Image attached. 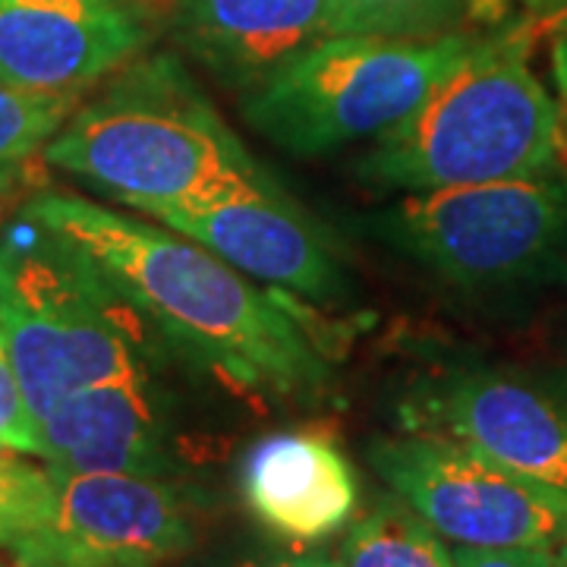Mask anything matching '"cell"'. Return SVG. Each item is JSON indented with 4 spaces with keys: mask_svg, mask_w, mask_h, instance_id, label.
I'll use <instances>...</instances> for the list:
<instances>
[{
    "mask_svg": "<svg viewBox=\"0 0 567 567\" xmlns=\"http://www.w3.org/2000/svg\"><path fill=\"white\" fill-rule=\"evenodd\" d=\"M80 102L82 92H32L0 82V196L20 186L29 164L44 158L48 142Z\"/></svg>",
    "mask_w": 567,
    "mask_h": 567,
    "instance_id": "obj_16",
    "label": "cell"
},
{
    "mask_svg": "<svg viewBox=\"0 0 567 567\" xmlns=\"http://www.w3.org/2000/svg\"><path fill=\"white\" fill-rule=\"evenodd\" d=\"M527 54L524 25L480 32L429 99L375 140L365 177L385 189L432 193L558 174L567 152L565 114Z\"/></svg>",
    "mask_w": 567,
    "mask_h": 567,
    "instance_id": "obj_3",
    "label": "cell"
},
{
    "mask_svg": "<svg viewBox=\"0 0 567 567\" xmlns=\"http://www.w3.org/2000/svg\"><path fill=\"white\" fill-rule=\"evenodd\" d=\"M107 275L162 338L246 394L319 401L328 353L284 300L164 224L44 189L22 205Z\"/></svg>",
    "mask_w": 567,
    "mask_h": 567,
    "instance_id": "obj_1",
    "label": "cell"
},
{
    "mask_svg": "<svg viewBox=\"0 0 567 567\" xmlns=\"http://www.w3.org/2000/svg\"><path fill=\"white\" fill-rule=\"evenodd\" d=\"M0 567H17V565H13V561H10V565H3V561H0Z\"/></svg>",
    "mask_w": 567,
    "mask_h": 567,
    "instance_id": "obj_26",
    "label": "cell"
},
{
    "mask_svg": "<svg viewBox=\"0 0 567 567\" xmlns=\"http://www.w3.org/2000/svg\"><path fill=\"white\" fill-rule=\"evenodd\" d=\"M44 162L114 203L158 218L275 186L177 54H140L80 102Z\"/></svg>",
    "mask_w": 567,
    "mask_h": 567,
    "instance_id": "obj_2",
    "label": "cell"
},
{
    "mask_svg": "<svg viewBox=\"0 0 567 567\" xmlns=\"http://www.w3.org/2000/svg\"><path fill=\"white\" fill-rule=\"evenodd\" d=\"M246 511L290 546L324 543L353 524L360 505L357 470L331 435L290 429L265 435L240 470Z\"/></svg>",
    "mask_w": 567,
    "mask_h": 567,
    "instance_id": "obj_13",
    "label": "cell"
},
{
    "mask_svg": "<svg viewBox=\"0 0 567 567\" xmlns=\"http://www.w3.org/2000/svg\"><path fill=\"white\" fill-rule=\"evenodd\" d=\"M372 234L466 293H511L567 275V177L406 193Z\"/></svg>",
    "mask_w": 567,
    "mask_h": 567,
    "instance_id": "obj_6",
    "label": "cell"
},
{
    "mask_svg": "<svg viewBox=\"0 0 567 567\" xmlns=\"http://www.w3.org/2000/svg\"><path fill=\"white\" fill-rule=\"evenodd\" d=\"M148 328L80 246L25 208L0 230V331L39 423L80 388L155 372Z\"/></svg>",
    "mask_w": 567,
    "mask_h": 567,
    "instance_id": "obj_4",
    "label": "cell"
},
{
    "mask_svg": "<svg viewBox=\"0 0 567 567\" xmlns=\"http://www.w3.org/2000/svg\"><path fill=\"white\" fill-rule=\"evenodd\" d=\"M0 442V551L32 527L51 502V466Z\"/></svg>",
    "mask_w": 567,
    "mask_h": 567,
    "instance_id": "obj_18",
    "label": "cell"
},
{
    "mask_svg": "<svg viewBox=\"0 0 567 567\" xmlns=\"http://www.w3.org/2000/svg\"><path fill=\"white\" fill-rule=\"evenodd\" d=\"M203 244L252 281L268 284L312 303H334L347 278L322 234L278 193V186L246 189L196 208H174L155 218Z\"/></svg>",
    "mask_w": 567,
    "mask_h": 567,
    "instance_id": "obj_11",
    "label": "cell"
},
{
    "mask_svg": "<svg viewBox=\"0 0 567 567\" xmlns=\"http://www.w3.org/2000/svg\"><path fill=\"white\" fill-rule=\"evenodd\" d=\"M476 39V29L429 41L331 35L249 85L240 107L256 133L300 158L375 142L429 99Z\"/></svg>",
    "mask_w": 567,
    "mask_h": 567,
    "instance_id": "obj_5",
    "label": "cell"
},
{
    "mask_svg": "<svg viewBox=\"0 0 567 567\" xmlns=\"http://www.w3.org/2000/svg\"><path fill=\"white\" fill-rule=\"evenodd\" d=\"M338 561L341 567H457L447 539L398 495H385L347 527Z\"/></svg>",
    "mask_w": 567,
    "mask_h": 567,
    "instance_id": "obj_15",
    "label": "cell"
},
{
    "mask_svg": "<svg viewBox=\"0 0 567 567\" xmlns=\"http://www.w3.org/2000/svg\"><path fill=\"white\" fill-rule=\"evenodd\" d=\"M551 70H555V85H558V104H561V114H565V130H567V10L558 25V35L551 44Z\"/></svg>",
    "mask_w": 567,
    "mask_h": 567,
    "instance_id": "obj_22",
    "label": "cell"
},
{
    "mask_svg": "<svg viewBox=\"0 0 567 567\" xmlns=\"http://www.w3.org/2000/svg\"><path fill=\"white\" fill-rule=\"evenodd\" d=\"M0 442L41 461V425L22 394L20 375L13 369L3 331H0Z\"/></svg>",
    "mask_w": 567,
    "mask_h": 567,
    "instance_id": "obj_19",
    "label": "cell"
},
{
    "mask_svg": "<svg viewBox=\"0 0 567 567\" xmlns=\"http://www.w3.org/2000/svg\"><path fill=\"white\" fill-rule=\"evenodd\" d=\"M558 398H561V404L567 406V363H565V372L558 375V391H555Z\"/></svg>",
    "mask_w": 567,
    "mask_h": 567,
    "instance_id": "obj_25",
    "label": "cell"
},
{
    "mask_svg": "<svg viewBox=\"0 0 567 567\" xmlns=\"http://www.w3.org/2000/svg\"><path fill=\"white\" fill-rule=\"evenodd\" d=\"M39 425L48 466L155 480H174L177 473L171 416L152 372L80 388Z\"/></svg>",
    "mask_w": 567,
    "mask_h": 567,
    "instance_id": "obj_12",
    "label": "cell"
},
{
    "mask_svg": "<svg viewBox=\"0 0 567 567\" xmlns=\"http://www.w3.org/2000/svg\"><path fill=\"white\" fill-rule=\"evenodd\" d=\"M215 567H341L338 555H328L322 548H271V551H246L237 558H227Z\"/></svg>",
    "mask_w": 567,
    "mask_h": 567,
    "instance_id": "obj_21",
    "label": "cell"
},
{
    "mask_svg": "<svg viewBox=\"0 0 567 567\" xmlns=\"http://www.w3.org/2000/svg\"><path fill=\"white\" fill-rule=\"evenodd\" d=\"M148 35L136 0H0V82L85 92L140 58Z\"/></svg>",
    "mask_w": 567,
    "mask_h": 567,
    "instance_id": "obj_10",
    "label": "cell"
},
{
    "mask_svg": "<svg viewBox=\"0 0 567 567\" xmlns=\"http://www.w3.org/2000/svg\"><path fill=\"white\" fill-rule=\"evenodd\" d=\"M344 35L429 41L466 32L488 17L492 0H341Z\"/></svg>",
    "mask_w": 567,
    "mask_h": 567,
    "instance_id": "obj_17",
    "label": "cell"
},
{
    "mask_svg": "<svg viewBox=\"0 0 567 567\" xmlns=\"http://www.w3.org/2000/svg\"><path fill=\"white\" fill-rule=\"evenodd\" d=\"M410 432H442L567 495V406L498 369L429 379L404 410Z\"/></svg>",
    "mask_w": 567,
    "mask_h": 567,
    "instance_id": "obj_9",
    "label": "cell"
},
{
    "mask_svg": "<svg viewBox=\"0 0 567 567\" xmlns=\"http://www.w3.org/2000/svg\"><path fill=\"white\" fill-rule=\"evenodd\" d=\"M51 502L10 539L17 567H177L199 543L196 502L174 480L51 466Z\"/></svg>",
    "mask_w": 567,
    "mask_h": 567,
    "instance_id": "obj_8",
    "label": "cell"
},
{
    "mask_svg": "<svg viewBox=\"0 0 567 567\" xmlns=\"http://www.w3.org/2000/svg\"><path fill=\"white\" fill-rule=\"evenodd\" d=\"M331 35H344L341 0H174L171 13L183 54L244 92Z\"/></svg>",
    "mask_w": 567,
    "mask_h": 567,
    "instance_id": "obj_14",
    "label": "cell"
},
{
    "mask_svg": "<svg viewBox=\"0 0 567 567\" xmlns=\"http://www.w3.org/2000/svg\"><path fill=\"white\" fill-rule=\"evenodd\" d=\"M548 567H567V543L551 548V565Z\"/></svg>",
    "mask_w": 567,
    "mask_h": 567,
    "instance_id": "obj_24",
    "label": "cell"
},
{
    "mask_svg": "<svg viewBox=\"0 0 567 567\" xmlns=\"http://www.w3.org/2000/svg\"><path fill=\"white\" fill-rule=\"evenodd\" d=\"M533 13H565L567 0H524Z\"/></svg>",
    "mask_w": 567,
    "mask_h": 567,
    "instance_id": "obj_23",
    "label": "cell"
},
{
    "mask_svg": "<svg viewBox=\"0 0 567 567\" xmlns=\"http://www.w3.org/2000/svg\"><path fill=\"white\" fill-rule=\"evenodd\" d=\"M457 567H548L551 548H473L454 546Z\"/></svg>",
    "mask_w": 567,
    "mask_h": 567,
    "instance_id": "obj_20",
    "label": "cell"
},
{
    "mask_svg": "<svg viewBox=\"0 0 567 567\" xmlns=\"http://www.w3.org/2000/svg\"><path fill=\"white\" fill-rule=\"evenodd\" d=\"M385 486L454 546L555 548L567 543V495L442 432L369 445Z\"/></svg>",
    "mask_w": 567,
    "mask_h": 567,
    "instance_id": "obj_7",
    "label": "cell"
}]
</instances>
